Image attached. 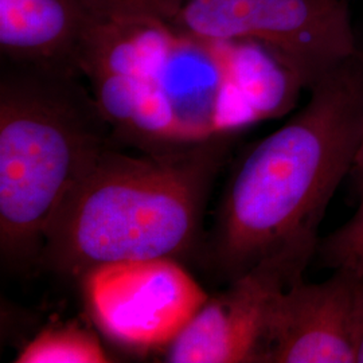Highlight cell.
<instances>
[{
	"label": "cell",
	"mask_w": 363,
	"mask_h": 363,
	"mask_svg": "<svg viewBox=\"0 0 363 363\" xmlns=\"http://www.w3.org/2000/svg\"><path fill=\"white\" fill-rule=\"evenodd\" d=\"M308 91V103L249 148L225 187L208 253L229 283L283 252L315 255L327 206L354 169L363 130L362 54Z\"/></svg>",
	"instance_id": "6da1fadb"
},
{
	"label": "cell",
	"mask_w": 363,
	"mask_h": 363,
	"mask_svg": "<svg viewBox=\"0 0 363 363\" xmlns=\"http://www.w3.org/2000/svg\"><path fill=\"white\" fill-rule=\"evenodd\" d=\"M234 86L252 123L288 113L307 89L306 82L286 60L255 40L226 42Z\"/></svg>",
	"instance_id": "30bf717a"
},
{
	"label": "cell",
	"mask_w": 363,
	"mask_h": 363,
	"mask_svg": "<svg viewBox=\"0 0 363 363\" xmlns=\"http://www.w3.org/2000/svg\"><path fill=\"white\" fill-rule=\"evenodd\" d=\"M262 363H355L354 274L301 279L273 298Z\"/></svg>",
	"instance_id": "ba28073f"
},
{
	"label": "cell",
	"mask_w": 363,
	"mask_h": 363,
	"mask_svg": "<svg viewBox=\"0 0 363 363\" xmlns=\"http://www.w3.org/2000/svg\"><path fill=\"white\" fill-rule=\"evenodd\" d=\"M316 253L334 271L363 274V201L350 220L319 241Z\"/></svg>",
	"instance_id": "7c38bea8"
},
{
	"label": "cell",
	"mask_w": 363,
	"mask_h": 363,
	"mask_svg": "<svg viewBox=\"0 0 363 363\" xmlns=\"http://www.w3.org/2000/svg\"><path fill=\"white\" fill-rule=\"evenodd\" d=\"M111 361L96 334L76 323L43 328L13 359L16 363H106Z\"/></svg>",
	"instance_id": "8fae6325"
},
{
	"label": "cell",
	"mask_w": 363,
	"mask_h": 363,
	"mask_svg": "<svg viewBox=\"0 0 363 363\" xmlns=\"http://www.w3.org/2000/svg\"><path fill=\"white\" fill-rule=\"evenodd\" d=\"M76 70L1 61L0 256L37 265L54 211L112 130Z\"/></svg>",
	"instance_id": "3957f363"
},
{
	"label": "cell",
	"mask_w": 363,
	"mask_h": 363,
	"mask_svg": "<svg viewBox=\"0 0 363 363\" xmlns=\"http://www.w3.org/2000/svg\"><path fill=\"white\" fill-rule=\"evenodd\" d=\"M312 255L283 252L259 261L208 296L164 352L169 363H262L273 298L303 279Z\"/></svg>",
	"instance_id": "52a82bcc"
},
{
	"label": "cell",
	"mask_w": 363,
	"mask_h": 363,
	"mask_svg": "<svg viewBox=\"0 0 363 363\" xmlns=\"http://www.w3.org/2000/svg\"><path fill=\"white\" fill-rule=\"evenodd\" d=\"M352 172L357 177L358 181V186H359V193H361V201H363V130L362 136H361V142H359V147H358V152H357V157H355V163H354V169Z\"/></svg>",
	"instance_id": "9a60e30c"
},
{
	"label": "cell",
	"mask_w": 363,
	"mask_h": 363,
	"mask_svg": "<svg viewBox=\"0 0 363 363\" xmlns=\"http://www.w3.org/2000/svg\"><path fill=\"white\" fill-rule=\"evenodd\" d=\"M79 280L94 323L130 350L166 349L208 298L194 277L169 257L103 264Z\"/></svg>",
	"instance_id": "8992f818"
},
{
	"label": "cell",
	"mask_w": 363,
	"mask_h": 363,
	"mask_svg": "<svg viewBox=\"0 0 363 363\" xmlns=\"http://www.w3.org/2000/svg\"><path fill=\"white\" fill-rule=\"evenodd\" d=\"M99 22L78 0H0L1 61L78 70V50Z\"/></svg>",
	"instance_id": "9c48e42d"
},
{
	"label": "cell",
	"mask_w": 363,
	"mask_h": 363,
	"mask_svg": "<svg viewBox=\"0 0 363 363\" xmlns=\"http://www.w3.org/2000/svg\"><path fill=\"white\" fill-rule=\"evenodd\" d=\"M354 351L355 363H363V274H354Z\"/></svg>",
	"instance_id": "5bb4252c"
},
{
	"label": "cell",
	"mask_w": 363,
	"mask_h": 363,
	"mask_svg": "<svg viewBox=\"0 0 363 363\" xmlns=\"http://www.w3.org/2000/svg\"><path fill=\"white\" fill-rule=\"evenodd\" d=\"M99 21L171 22L184 0H78Z\"/></svg>",
	"instance_id": "4fadbf2b"
},
{
	"label": "cell",
	"mask_w": 363,
	"mask_h": 363,
	"mask_svg": "<svg viewBox=\"0 0 363 363\" xmlns=\"http://www.w3.org/2000/svg\"><path fill=\"white\" fill-rule=\"evenodd\" d=\"M233 140L222 135L142 155L108 145L54 211L37 265L79 279L103 264L194 250Z\"/></svg>",
	"instance_id": "7a4b0ae2"
},
{
	"label": "cell",
	"mask_w": 363,
	"mask_h": 363,
	"mask_svg": "<svg viewBox=\"0 0 363 363\" xmlns=\"http://www.w3.org/2000/svg\"><path fill=\"white\" fill-rule=\"evenodd\" d=\"M169 23L208 40L262 43L298 72L307 89L359 52L350 0H184Z\"/></svg>",
	"instance_id": "5b68a950"
},
{
	"label": "cell",
	"mask_w": 363,
	"mask_h": 363,
	"mask_svg": "<svg viewBox=\"0 0 363 363\" xmlns=\"http://www.w3.org/2000/svg\"><path fill=\"white\" fill-rule=\"evenodd\" d=\"M104 67L145 78L189 143L235 135L253 124L234 86L226 42L182 33L169 22L108 23L91 39L81 69Z\"/></svg>",
	"instance_id": "277c9868"
}]
</instances>
